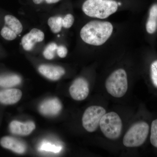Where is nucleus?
Segmentation results:
<instances>
[{"instance_id": "1", "label": "nucleus", "mask_w": 157, "mask_h": 157, "mask_svg": "<svg viewBox=\"0 0 157 157\" xmlns=\"http://www.w3.org/2000/svg\"><path fill=\"white\" fill-rule=\"evenodd\" d=\"M114 31L112 23L105 20L94 19L82 27L80 31V36L87 45L101 47L112 38Z\"/></svg>"}, {"instance_id": "2", "label": "nucleus", "mask_w": 157, "mask_h": 157, "mask_svg": "<svg viewBox=\"0 0 157 157\" xmlns=\"http://www.w3.org/2000/svg\"><path fill=\"white\" fill-rule=\"evenodd\" d=\"M122 5L115 0H86L82 4V10L88 17L105 20L117 12Z\"/></svg>"}, {"instance_id": "3", "label": "nucleus", "mask_w": 157, "mask_h": 157, "mask_svg": "<svg viewBox=\"0 0 157 157\" xmlns=\"http://www.w3.org/2000/svg\"><path fill=\"white\" fill-rule=\"evenodd\" d=\"M105 87L107 92L113 97H123L128 90V75L126 70L119 68L113 71L106 79Z\"/></svg>"}, {"instance_id": "4", "label": "nucleus", "mask_w": 157, "mask_h": 157, "mask_svg": "<svg viewBox=\"0 0 157 157\" xmlns=\"http://www.w3.org/2000/svg\"><path fill=\"white\" fill-rule=\"evenodd\" d=\"M149 126L144 121H139L133 124L124 136L123 143L126 147L141 146L148 136Z\"/></svg>"}, {"instance_id": "5", "label": "nucleus", "mask_w": 157, "mask_h": 157, "mask_svg": "<svg viewBox=\"0 0 157 157\" xmlns=\"http://www.w3.org/2000/svg\"><path fill=\"white\" fill-rule=\"evenodd\" d=\"M99 126L101 132L107 138L115 140L121 136L122 122L116 113L110 112L105 113L101 118Z\"/></svg>"}, {"instance_id": "6", "label": "nucleus", "mask_w": 157, "mask_h": 157, "mask_svg": "<svg viewBox=\"0 0 157 157\" xmlns=\"http://www.w3.org/2000/svg\"><path fill=\"white\" fill-rule=\"evenodd\" d=\"M104 107L92 106L86 109L82 117V124L84 128L89 132H93L98 129L102 117L106 113Z\"/></svg>"}, {"instance_id": "7", "label": "nucleus", "mask_w": 157, "mask_h": 157, "mask_svg": "<svg viewBox=\"0 0 157 157\" xmlns=\"http://www.w3.org/2000/svg\"><path fill=\"white\" fill-rule=\"evenodd\" d=\"M69 91L70 95L74 100L83 101L87 98L89 94V85L85 78L79 77L73 81Z\"/></svg>"}, {"instance_id": "8", "label": "nucleus", "mask_w": 157, "mask_h": 157, "mask_svg": "<svg viewBox=\"0 0 157 157\" xmlns=\"http://www.w3.org/2000/svg\"><path fill=\"white\" fill-rule=\"evenodd\" d=\"M44 38L45 35L42 31L38 29H32L21 39L23 48L27 51H30L33 48L36 43L42 42Z\"/></svg>"}, {"instance_id": "9", "label": "nucleus", "mask_w": 157, "mask_h": 157, "mask_svg": "<svg viewBox=\"0 0 157 157\" xmlns=\"http://www.w3.org/2000/svg\"><path fill=\"white\" fill-rule=\"evenodd\" d=\"M62 108L60 101L56 98H51L43 101L39 106V112L46 116H55L58 114Z\"/></svg>"}, {"instance_id": "10", "label": "nucleus", "mask_w": 157, "mask_h": 157, "mask_svg": "<svg viewBox=\"0 0 157 157\" xmlns=\"http://www.w3.org/2000/svg\"><path fill=\"white\" fill-rule=\"evenodd\" d=\"M38 70L43 76L53 81L59 80L65 73L63 68L53 65H41L39 67Z\"/></svg>"}, {"instance_id": "11", "label": "nucleus", "mask_w": 157, "mask_h": 157, "mask_svg": "<svg viewBox=\"0 0 157 157\" xmlns=\"http://www.w3.org/2000/svg\"><path fill=\"white\" fill-rule=\"evenodd\" d=\"M10 132L14 135L27 136L30 135L36 128V125L33 121L21 122L13 121L9 125Z\"/></svg>"}, {"instance_id": "12", "label": "nucleus", "mask_w": 157, "mask_h": 157, "mask_svg": "<svg viewBox=\"0 0 157 157\" xmlns=\"http://www.w3.org/2000/svg\"><path fill=\"white\" fill-rule=\"evenodd\" d=\"M0 144L4 148L10 150L18 154H23L26 150V147L23 142L10 136L2 137Z\"/></svg>"}, {"instance_id": "13", "label": "nucleus", "mask_w": 157, "mask_h": 157, "mask_svg": "<svg viewBox=\"0 0 157 157\" xmlns=\"http://www.w3.org/2000/svg\"><path fill=\"white\" fill-rule=\"evenodd\" d=\"M22 95V92L17 89L0 91V103L5 105L15 104L20 100Z\"/></svg>"}, {"instance_id": "14", "label": "nucleus", "mask_w": 157, "mask_h": 157, "mask_svg": "<svg viewBox=\"0 0 157 157\" xmlns=\"http://www.w3.org/2000/svg\"><path fill=\"white\" fill-rule=\"evenodd\" d=\"M147 33L153 35L157 30V3L154 4L149 9L145 25Z\"/></svg>"}, {"instance_id": "15", "label": "nucleus", "mask_w": 157, "mask_h": 157, "mask_svg": "<svg viewBox=\"0 0 157 157\" xmlns=\"http://www.w3.org/2000/svg\"><path fill=\"white\" fill-rule=\"evenodd\" d=\"M21 82V78L16 75H6L0 76V86L11 87L19 84Z\"/></svg>"}, {"instance_id": "16", "label": "nucleus", "mask_w": 157, "mask_h": 157, "mask_svg": "<svg viewBox=\"0 0 157 157\" xmlns=\"http://www.w3.org/2000/svg\"><path fill=\"white\" fill-rule=\"evenodd\" d=\"M5 21L6 26L12 30L17 35H19L22 32V24L16 17L13 15H6L5 17Z\"/></svg>"}, {"instance_id": "17", "label": "nucleus", "mask_w": 157, "mask_h": 157, "mask_svg": "<svg viewBox=\"0 0 157 157\" xmlns=\"http://www.w3.org/2000/svg\"><path fill=\"white\" fill-rule=\"evenodd\" d=\"M63 19L60 16H54L48 18V25L54 33H58L61 30L63 27Z\"/></svg>"}, {"instance_id": "18", "label": "nucleus", "mask_w": 157, "mask_h": 157, "mask_svg": "<svg viewBox=\"0 0 157 157\" xmlns=\"http://www.w3.org/2000/svg\"><path fill=\"white\" fill-rule=\"evenodd\" d=\"M58 46L56 43H51L48 44L43 52V56L45 59L51 60L54 58L55 52L57 49Z\"/></svg>"}, {"instance_id": "19", "label": "nucleus", "mask_w": 157, "mask_h": 157, "mask_svg": "<svg viewBox=\"0 0 157 157\" xmlns=\"http://www.w3.org/2000/svg\"><path fill=\"white\" fill-rule=\"evenodd\" d=\"M62 147L56 146L52 144L47 141H44L41 144L39 150L40 151H45L52 152L54 153H59L61 151Z\"/></svg>"}, {"instance_id": "20", "label": "nucleus", "mask_w": 157, "mask_h": 157, "mask_svg": "<svg viewBox=\"0 0 157 157\" xmlns=\"http://www.w3.org/2000/svg\"><path fill=\"white\" fill-rule=\"evenodd\" d=\"M1 36L8 41H12L16 39L17 35L7 26H5L1 31Z\"/></svg>"}, {"instance_id": "21", "label": "nucleus", "mask_w": 157, "mask_h": 157, "mask_svg": "<svg viewBox=\"0 0 157 157\" xmlns=\"http://www.w3.org/2000/svg\"><path fill=\"white\" fill-rule=\"evenodd\" d=\"M150 141L151 144L157 148V119L153 121L151 123Z\"/></svg>"}, {"instance_id": "22", "label": "nucleus", "mask_w": 157, "mask_h": 157, "mask_svg": "<svg viewBox=\"0 0 157 157\" xmlns=\"http://www.w3.org/2000/svg\"><path fill=\"white\" fill-rule=\"evenodd\" d=\"M150 77L153 84L157 88V60L154 61L151 64Z\"/></svg>"}, {"instance_id": "23", "label": "nucleus", "mask_w": 157, "mask_h": 157, "mask_svg": "<svg viewBox=\"0 0 157 157\" xmlns=\"http://www.w3.org/2000/svg\"><path fill=\"white\" fill-rule=\"evenodd\" d=\"M74 17L73 14H67L63 19V26L65 29H70L73 25Z\"/></svg>"}, {"instance_id": "24", "label": "nucleus", "mask_w": 157, "mask_h": 157, "mask_svg": "<svg viewBox=\"0 0 157 157\" xmlns=\"http://www.w3.org/2000/svg\"><path fill=\"white\" fill-rule=\"evenodd\" d=\"M57 53L59 57L64 58L67 56L68 53L67 48L63 45H59L57 49Z\"/></svg>"}, {"instance_id": "25", "label": "nucleus", "mask_w": 157, "mask_h": 157, "mask_svg": "<svg viewBox=\"0 0 157 157\" xmlns=\"http://www.w3.org/2000/svg\"><path fill=\"white\" fill-rule=\"evenodd\" d=\"M60 1V0H45V2L48 4H53V3L58 2Z\"/></svg>"}, {"instance_id": "26", "label": "nucleus", "mask_w": 157, "mask_h": 157, "mask_svg": "<svg viewBox=\"0 0 157 157\" xmlns=\"http://www.w3.org/2000/svg\"><path fill=\"white\" fill-rule=\"evenodd\" d=\"M45 0H33V2L35 4H36V5H39V4L43 2Z\"/></svg>"}]
</instances>
